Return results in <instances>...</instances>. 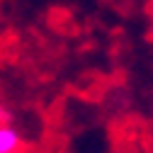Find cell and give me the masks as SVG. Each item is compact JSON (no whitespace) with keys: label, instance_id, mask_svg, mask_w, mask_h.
I'll return each instance as SVG.
<instances>
[{"label":"cell","instance_id":"cell-1","mask_svg":"<svg viewBox=\"0 0 153 153\" xmlns=\"http://www.w3.org/2000/svg\"><path fill=\"white\" fill-rule=\"evenodd\" d=\"M25 151H27L25 134L10 122H3L0 124V153H25Z\"/></svg>","mask_w":153,"mask_h":153},{"label":"cell","instance_id":"cell-2","mask_svg":"<svg viewBox=\"0 0 153 153\" xmlns=\"http://www.w3.org/2000/svg\"><path fill=\"white\" fill-rule=\"evenodd\" d=\"M3 122H10V109L3 102V97H0V124H3Z\"/></svg>","mask_w":153,"mask_h":153}]
</instances>
